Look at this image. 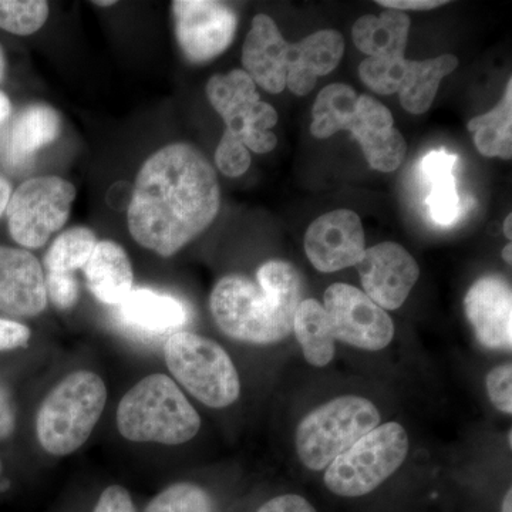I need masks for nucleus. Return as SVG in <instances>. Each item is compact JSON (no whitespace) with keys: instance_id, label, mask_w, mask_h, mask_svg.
Instances as JSON below:
<instances>
[{"instance_id":"ddd939ff","label":"nucleus","mask_w":512,"mask_h":512,"mask_svg":"<svg viewBox=\"0 0 512 512\" xmlns=\"http://www.w3.org/2000/svg\"><path fill=\"white\" fill-rule=\"evenodd\" d=\"M365 251V231L356 212L330 211L306 231V256L319 272L330 274L356 266Z\"/></svg>"},{"instance_id":"37998d69","label":"nucleus","mask_w":512,"mask_h":512,"mask_svg":"<svg viewBox=\"0 0 512 512\" xmlns=\"http://www.w3.org/2000/svg\"><path fill=\"white\" fill-rule=\"evenodd\" d=\"M511 227H512V215L510 214V215H508L507 220H505V222H504V235L508 239L512 238Z\"/></svg>"},{"instance_id":"f704fd0d","label":"nucleus","mask_w":512,"mask_h":512,"mask_svg":"<svg viewBox=\"0 0 512 512\" xmlns=\"http://www.w3.org/2000/svg\"><path fill=\"white\" fill-rule=\"evenodd\" d=\"M93 512H137V508L126 488L110 485L100 494Z\"/></svg>"},{"instance_id":"dca6fc26","label":"nucleus","mask_w":512,"mask_h":512,"mask_svg":"<svg viewBox=\"0 0 512 512\" xmlns=\"http://www.w3.org/2000/svg\"><path fill=\"white\" fill-rule=\"evenodd\" d=\"M46 305L45 272L36 256L0 245V312L35 318Z\"/></svg>"},{"instance_id":"ea45409f","label":"nucleus","mask_w":512,"mask_h":512,"mask_svg":"<svg viewBox=\"0 0 512 512\" xmlns=\"http://www.w3.org/2000/svg\"><path fill=\"white\" fill-rule=\"evenodd\" d=\"M10 197H12V185H10L5 175L0 174V218L8 208Z\"/></svg>"},{"instance_id":"20e7f679","label":"nucleus","mask_w":512,"mask_h":512,"mask_svg":"<svg viewBox=\"0 0 512 512\" xmlns=\"http://www.w3.org/2000/svg\"><path fill=\"white\" fill-rule=\"evenodd\" d=\"M107 402L106 383L87 370L70 373L53 387L36 414V436L50 456L73 454L89 440Z\"/></svg>"},{"instance_id":"c756f323","label":"nucleus","mask_w":512,"mask_h":512,"mask_svg":"<svg viewBox=\"0 0 512 512\" xmlns=\"http://www.w3.org/2000/svg\"><path fill=\"white\" fill-rule=\"evenodd\" d=\"M49 5L43 0H0V29L29 36L45 25Z\"/></svg>"},{"instance_id":"c9c22d12","label":"nucleus","mask_w":512,"mask_h":512,"mask_svg":"<svg viewBox=\"0 0 512 512\" xmlns=\"http://www.w3.org/2000/svg\"><path fill=\"white\" fill-rule=\"evenodd\" d=\"M30 340V329L15 320L0 319V352L26 348Z\"/></svg>"},{"instance_id":"c03bdc74","label":"nucleus","mask_w":512,"mask_h":512,"mask_svg":"<svg viewBox=\"0 0 512 512\" xmlns=\"http://www.w3.org/2000/svg\"><path fill=\"white\" fill-rule=\"evenodd\" d=\"M503 258H504V261L507 262L508 265L512 264V245L511 244L505 245V248L503 249Z\"/></svg>"},{"instance_id":"1a4fd4ad","label":"nucleus","mask_w":512,"mask_h":512,"mask_svg":"<svg viewBox=\"0 0 512 512\" xmlns=\"http://www.w3.org/2000/svg\"><path fill=\"white\" fill-rule=\"evenodd\" d=\"M76 188L60 177L25 181L10 197L6 215L13 241L22 247L42 248L70 217Z\"/></svg>"},{"instance_id":"49530a36","label":"nucleus","mask_w":512,"mask_h":512,"mask_svg":"<svg viewBox=\"0 0 512 512\" xmlns=\"http://www.w3.org/2000/svg\"><path fill=\"white\" fill-rule=\"evenodd\" d=\"M94 5L110 6V5H116V2H94Z\"/></svg>"},{"instance_id":"4be33fe9","label":"nucleus","mask_w":512,"mask_h":512,"mask_svg":"<svg viewBox=\"0 0 512 512\" xmlns=\"http://www.w3.org/2000/svg\"><path fill=\"white\" fill-rule=\"evenodd\" d=\"M410 18L399 10L382 15H366L353 26V42L369 57H404L409 36Z\"/></svg>"},{"instance_id":"a19ab883","label":"nucleus","mask_w":512,"mask_h":512,"mask_svg":"<svg viewBox=\"0 0 512 512\" xmlns=\"http://www.w3.org/2000/svg\"><path fill=\"white\" fill-rule=\"evenodd\" d=\"M10 113H12V104H10L9 97L0 92V126L9 119Z\"/></svg>"},{"instance_id":"7ed1b4c3","label":"nucleus","mask_w":512,"mask_h":512,"mask_svg":"<svg viewBox=\"0 0 512 512\" xmlns=\"http://www.w3.org/2000/svg\"><path fill=\"white\" fill-rule=\"evenodd\" d=\"M117 429L134 443L180 446L197 436L201 417L170 377L156 373L140 380L117 409Z\"/></svg>"},{"instance_id":"bb28decb","label":"nucleus","mask_w":512,"mask_h":512,"mask_svg":"<svg viewBox=\"0 0 512 512\" xmlns=\"http://www.w3.org/2000/svg\"><path fill=\"white\" fill-rule=\"evenodd\" d=\"M357 97L355 90L348 84L335 83L325 87L313 104V136L325 140L345 130L346 123L356 109Z\"/></svg>"},{"instance_id":"cd10ccee","label":"nucleus","mask_w":512,"mask_h":512,"mask_svg":"<svg viewBox=\"0 0 512 512\" xmlns=\"http://www.w3.org/2000/svg\"><path fill=\"white\" fill-rule=\"evenodd\" d=\"M97 245L96 234L86 227H74L56 238L45 256L47 272L73 274L84 269Z\"/></svg>"},{"instance_id":"58836bf2","label":"nucleus","mask_w":512,"mask_h":512,"mask_svg":"<svg viewBox=\"0 0 512 512\" xmlns=\"http://www.w3.org/2000/svg\"><path fill=\"white\" fill-rule=\"evenodd\" d=\"M380 6L390 10H430L447 5V2L439 0H379Z\"/></svg>"},{"instance_id":"f257e3e1","label":"nucleus","mask_w":512,"mask_h":512,"mask_svg":"<svg viewBox=\"0 0 512 512\" xmlns=\"http://www.w3.org/2000/svg\"><path fill=\"white\" fill-rule=\"evenodd\" d=\"M220 207V184L207 158L188 144H170L137 175L128 229L138 245L170 258L210 227Z\"/></svg>"},{"instance_id":"2eb2a0df","label":"nucleus","mask_w":512,"mask_h":512,"mask_svg":"<svg viewBox=\"0 0 512 512\" xmlns=\"http://www.w3.org/2000/svg\"><path fill=\"white\" fill-rule=\"evenodd\" d=\"M466 315L485 348L511 350L512 291L510 282L500 275L478 279L464 299Z\"/></svg>"},{"instance_id":"c85d7f7f","label":"nucleus","mask_w":512,"mask_h":512,"mask_svg":"<svg viewBox=\"0 0 512 512\" xmlns=\"http://www.w3.org/2000/svg\"><path fill=\"white\" fill-rule=\"evenodd\" d=\"M144 512H215V504L201 485L177 483L157 494Z\"/></svg>"},{"instance_id":"79ce46f5","label":"nucleus","mask_w":512,"mask_h":512,"mask_svg":"<svg viewBox=\"0 0 512 512\" xmlns=\"http://www.w3.org/2000/svg\"><path fill=\"white\" fill-rule=\"evenodd\" d=\"M501 512H512V490L507 491L503 500V507H501Z\"/></svg>"},{"instance_id":"a211bd4d","label":"nucleus","mask_w":512,"mask_h":512,"mask_svg":"<svg viewBox=\"0 0 512 512\" xmlns=\"http://www.w3.org/2000/svg\"><path fill=\"white\" fill-rule=\"evenodd\" d=\"M345 52V39L336 30H318L288 50L286 87L296 96L312 92L319 76L338 67Z\"/></svg>"},{"instance_id":"e433bc0d","label":"nucleus","mask_w":512,"mask_h":512,"mask_svg":"<svg viewBox=\"0 0 512 512\" xmlns=\"http://www.w3.org/2000/svg\"><path fill=\"white\" fill-rule=\"evenodd\" d=\"M256 512H318L306 498L296 494L279 495L266 501Z\"/></svg>"},{"instance_id":"f8f14e48","label":"nucleus","mask_w":512,"mask_h":512,"mask_svg":"<svg viewBox=\"0 0 512 512\" xmlns=\"http://www.w3.org/2000/svg\"><path fill=\"white\" fill-rule=\"evenodd\" d=\"M356 268L363 292L384 311L399 309L420 276L416 259L396 242H383L366 249Z\"/></svg>"},{"instance_id":"9b49d317","label":"nucleus","mask_w":512,"mask_h":512,"mask_svg":"<svg viewBox=\"0 0 512 512\" xmlns=\"http://www.w3.org/2000/svg\"><path fill=\"white\" fill-rule=\"evenodd\" d=\"M175 36L191 63H207L222 55L237 32V15L214 0H175Z\"/></svg>"},{"instance_id":"0eeeda50","label":"nucleus","mask_w":512,"mask_h":512,"mask_svg":"<svg viewBox=\"0 0 512 512\" xmlns=\"http://www.w3.org/2000/svg\"><path fill=\"white\" fill-rule=\"evenodd\" d=\"M407 453L409 437L402 424H379L326 467L323 481L339 497H363L392 477Z\"/></svg>"},{"instance_id":"a18cd8bd","label":"nucleus","mask_w":512,"mask_h":512,"mask_svg":"<svg viewBox=\"0 0 512 512\" xmlns=\"http://www.w3.org/2000/svg\"><path fill=\"white\" fill-rule=\"evenodd\" d=\"M3 73H5V56H3V50L0 47V80H2Z\"/></svg>"},{"instance_id":"473e14b6","label":"nucleus","mask_w":512,"mask_h":512,"mask_svg":"<svg viewBox=\"0 0 512 512\" xmlns=\"http://www.w3.org/2000/svg\"><path fill=\"white\" fill-rule=\"evenodd\" d=\"M47 299L60 311L72 309L80 298V285L73 274L47 272L45 276Z\"/></svg>"},{"instance_id":"423d86ee","label":"nucleus","mask_w":512,"mask_h":512,"mask_svg":"<svg viewBox=\"0 0 512 512\" xmlns=\"http://www.w3.org/2000/svg\"><path fill=\"white\" fill-rule=\"evenodd\" d=\"M379 423V410L370 400L336 397L303 417L296 430V453L309 470H325Z\"/></svg>"},{"instance_id":"39448f33","label":"nucleus","mask_w":512,"mask_h":512,"mask_svg":"<svg viewBox=\"0 0 512 512\" xmlns=\"http://www.w3.org/2000/svg\"><path fill=\"white\" fill-rule=\"evenodd\" d=\"M164 359L175 380L205 406L225 409L237 402V367L214 340L180 330L165 340Z\"/></svg>"},{"instance_id":"de8ad7c7","label":"nucleus","mask_w":512,"mask_h":512,"mask_svg":"<svg viewBox=\"0 0 512 512\" xmlns=\"http://www.w3.org/2000/svg\"><path fill=\"white\" fill-rule=\"evenodd\" d=\"M0 474H2V463H0Z\"/></svg>"},{"instance_id":"b1692460","label":"nucleus","mask_w":512,"mask_h":512,"mask_svg":"<svg viewBox=\"0 0 512 512\" xmlns=\"http://www.w3.org/2000/svg\"><path fill=\"white\" fill-rule=\"evenodd\" d=\"M458 59L453 55H443L424 62L409 60L406 76L399 90L403 109L412 114H423L430 109L440 82L457 69Z\"/></svg>"},{"instance_id":"2f4dec72","label":"nucleus","mask_w":512,"mask_h":512,"mask_svg":"<svg viewBox=\"0 0 512 512\" xmlns=\"http://www.w3.org/2000/svg\"><path fill=\"white\" fill-rule=\"evenodd\" d=\"M215 163L221 173L227 177H241L247 173L249 165H251V154L241 141L222 136L217 151H215Z\"/></svg>"},{"instance_id":"393cba45","label":"nucleus","mask_w":512,"mask_h":512,"mask_svg":"<svg viewBox=\"0 0 512 512\" xmlns=\"http://www.w3.org/2000/svg\"><path fill=\"white\" fill-rule=\"evenodd\" d=\"M292 332H295L309 365L325 367L332 362L336 353V340L322 303L316 299H305L299 303L293 318Z\"/></svg>"},{"instance_id":"6ab92c4d","label":"nucleus","mask_w":512,"mask_h":512,"mask_svg":"<svg viewBox=\"0 0 512 512\" xmlns=\"http://www.w3.org/2000/svg\"><path fill=\"white\" fill-rule=\"evenodd\" d=\"M116 308L123 325L146 336H161L181 329L190 315L180 299L146 288L131 289Z\"/></svg>"},{"instance_id":"4c0bfd02","label":"nucleus","mask_w":512,"mask_h":512,"mask_svg":"<svg viewBox=\"0 0 512 512\" xmlns=\"http://www.w3.org/2000/svg\"><path fill=\"white\" fill-rule=\"evenodd\" d=\"M16 429V407L9 390L0 383V440L9 439Z\"/></svg>"},{"instance_id":"aec40b11","label":"nucleus","mask_w":512,"mask_h":512,"mask_svg":"<svg viewBox=\"0 0 512 512\" xmlns=\"http://www.w3.org/2000/svg\"><path fill=\"white\" fill-rule=\"evenodd\" d=\"M84 274L94 298L106 305H120L133 289V266L124 248L113 241L97 242Z\"/></svg>"},{"instance_id":"72a5a7b5","label":"nucleus","mask_w":512,"mask_h":512,"mask_svg":"<svg viewBox=\"0 0 512 512\" xmlns=\"http://www.w3.org/2000/svg\"><path fill=\"white\" fill-rule=\"evenodd\" d=\"M488 397L495 409L501 413L512 414V366L501 365L494 367L485 379Z\"/></svg>"},{"instance_id":"5701e85b","label":"nucleus","mask_w":512,"mask_h":512,"mask_svg":"<svg viewBox=\"0 0 512 512\" xmlns=\"http://www.w3.org/2000/svg\"><path fill=\"white\" fill-rule=\"evenodd\" d=\"M60 130L59 113L47 104H32L20 111L10 131L9 156L13 163H25L40 148L52 144Z\"/></svg>"},{"instance_id":"7c9ffc66","label":"nucleus","mask_w":512,"mask_h":512,"mask_svg":"<svg viewBox=\"0 0 512 512\" xmlns=\"http://www.w3.org/2000/svg\"><path fill=\"white\" fill-rule=\"evenodd\" d=\"M406 57H367L359 66V76L377 94L399 93L406 76Z\"/></svg>"},{"instance_id":"412c9836","label":"nucleus","mask_w":512,"mask_h":512,"mask_svg":"<svg viewBox=\"0 0 512 512\" xmlns=\"http://www.w3.org/2000/svg\"><path fill=\"white\" fill-rule=\"evenodd\" d=\"M456 163L457 157L443 150L431 151L421 163V171L430 185L426 202L431 220L443 227L460 220L463 212V201L453 175Z\"/></svg>"},{"instance_id":"4468645a","label":"nucleus","mask_w":512,"mask_h":512,"mask_svg":"<svg viewBox=\"0 0 512 512\" xmlns=\"http://www.w3.org/2000/svg\"><path fill=\"white\" fill-rule=\"evenodd\" d=\"M362 147L367 163L373 170L392 173L406 157V141L393 126V116L386 106L373 97H357L356 109L346 124Z\"/></svg>"},{"instance_id":"f03ea898","label":"nucleus","mask_w":512,"mask_h":512,"mask_svg":"<svg viewBox=\"0 0 512 512\" xmlns=\"http://www.w3.org/2000/svg\"><path fill=\"white\" fill-rule=\"evenodd\" d=\"M301 295L298 269L272 259L258 269L256 282L237 274L220 279L212 289L210 309L228 338L271 345L291 335Z\"/></svg>"},{"instance_id":"f3484780","label":"nucleus","mask_w":512,"mask_h":512,"mask_svg":"<svg viewBox=\"0 0 512 512\" xmlns=\"http://www.w3.org/2000/svg\"><path fill=\"white\" fill-rule=\"evenodd\" d=\"M289 43L268 15L252 20L242 52L244 72L266 92L278 94L286 87Z\"/></svg>"},{"instance_id":"6e6552de","label":"nucleus","mask_w":512,"mask_h":512,"mask_svg":"<svg viewBox=\"0 0 512 512\" xmlns=\"http://www.w3.org/2000/svg\"><path fill=\"white\" fill-rule=\"evenodd\" d=\"M207 97L225 121L224 136L241 141L254 153L274 150L278 138L269 130L278 123V113L259 99L254 80L244 70L211 77Z\"/></svg>"},{"instance_id":"9d476101","label":"nucleus","mask_w":512,"mask_h":512,"mask_svg":"<svg viewBox=\"0 0 512 512\" xmlns=\"http://www.w3.org/2000/svg\"><path fill=\"white\" fill-rule=\"evenodd\" d=\"M323 302L335 340L370 352L382 350L392 342L394 323L389 313L355 286L330 285Z\"/></svg>"},{"instance_id":"a878e982","label":"nucleus","mask_w":512,"mask_h":512,"mask_svg":"<svg viewBox=\"0 0 512 512\" xmlns=\"http://www.w3.org/2000/svg\"><path fill=\"white\" fill-rule=\"evenodd\" d=\"M468 131L473 134L477 150L484 157H512V82L508 80L503 99L493 110L470 120Z\"/></svg>"}]
</instances>
